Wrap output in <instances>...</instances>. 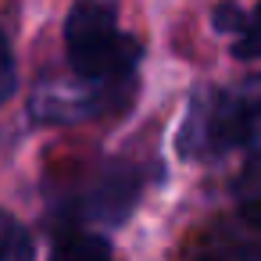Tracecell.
<instances>
[{
	"label": "cell",
	"instance_id": "6da1fadb",
	"mask_svg": "<svg viewBox=\"0 0 261 261\" xmlns=\"http://www.w3.org/2000/svg\"><path fill=\"white\" fill-rule=\"evenodd\" d=\"M65 61L79 83H90L97 90L118 93L140 58L143 43L122 29L118 8L111 0H83L65 18Z\"/></svg>",
	"mask_w": 261,
	"mask_h": 261
},
{
	"label": "cell",
	"instance_id": "7a4b0ae2",
	"mask_svg": "<svg viewBox=\"0 0 261 261\" xmlns=\"http://www.w3.org/2000/svg\"><path fill=\"white\" fill-rule=\"evenodd\" d=\"M257 129V104L254 93H229V90H200L186 111L179 129V154L190 161H211L236 147H254Z\"/></svg>",
	"mask_w": 261,
	"mask_h": 261
},
{
	"label": "cell",
	"instance_id": "3957f363",
	"mask_svg": "<svg viewBox=\"0 0 261 261\" xmlns=\"http://www.w3.org/2000/svg\"><path fill=\"white\" fill-rule=\"evenodd\" d=\"M75 193L65 204L68 218H104L122 222L140 193V172L129 165H100L93 172H68Z\"/></svg>",
	"mask_w": 261,
	"mask_h": 261
},
{
	"label": "cell",
	"instance_id": "277c9868",
	"mask_svg": "<svg viewBox=\"0 0 261 261\" xmlns=\"http://www.w3.org/2000/svg\"><path fill=\"white\" fill-rule=\"evenodd\" d=\"M211 22H215V29L222 36H232V54L240 61H254V54H257V33H254V18L240 4L222 0V4L215 8V18Z\"/></svg>",
	"mask_w": 261,
	"mask_h": 261
},
{
	"label": "cell",
	"instance_id": "5b68a950",
	"mask_svg": "<svg viewBox=\"0 0 261 261\" xmlns=\"http://www.w3.org/2000/svg\"><path fill=\"white\" fill-rule=\"evenodd\" d=\"M33 254H36L33 232L11 211L0 207V261H22V257H33Z\"/></svg>",
	"mask_w": 261,
	"mask_h": 261
},
{
	"label": "cell",
	"instance_id": "8992f818",
	"mask_svg": "<svg viewBox=\"0 0 261 261\" xmlns=\"http://www.w3.org/2000/svg\"><path fill=\"white\" fill-rule=\"evenodd\" d=\"M111 243L97 232H83V229H68L58 236L54 243V257H108Z\"/></svg>",
	"mask_w": 261,
	"mask_h": 261
},
{
	"label": "cell",
	"instance_id": "52a82bcc",
	"mask_svg": "<svg viewBox=\"0 0 261 261\" xmlns=\"http://www.w3.org/2000/svg\"><path fill=\"white\" fill-rule=\"evenodd\" d=\"M15 83H18V72H15V54H11L8 36L0 33V104H4V100H11Z\"/></svg>",
	"mask_w": 261,
	"mask_h": 261
}]
</instances>
